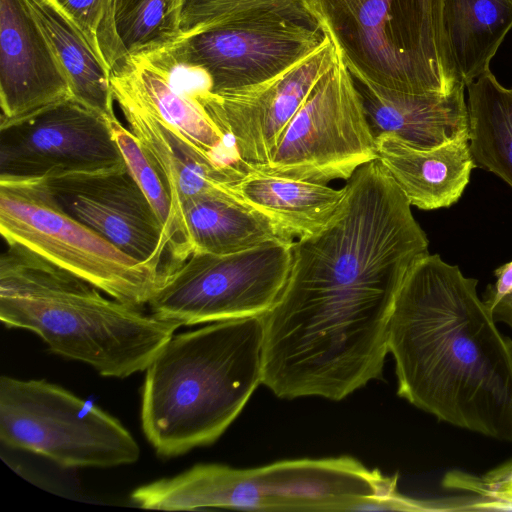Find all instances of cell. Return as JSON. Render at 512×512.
I'll return each mask as SVG.
<instances>
[{"label":"cell","instance_id":"obj_1","mask_svg":"<svg viewBox=\"0 0 512 512\" xmlns=\"http://www.w3.org/2000/svg\"><path fill=\"white\" fill-rule=\"evenodd\" d=\"M477 284L438 254L411 265L389 325L397 393L439 421L512 442V340Z\"/></svg>","mask_w":512,"mask_h":512},{"label":"cell","instance_id":"obj_2","mask_svg":"<svg viewBox=\"0 0 512 512\" xmlns=\"http://www.w3.org/2000/svg\"><path fill=\"white\" fill-rule=\"evenodd\" d=\"M19 246L0 257V320L35 333L49 350L105 377L144 371L181 327L120 302ZM105 294V293H104Z\"/></svg>","mask_w":512,"mask_h":512},{"label":"cell","instance_id":"obj_3","mask_svg":"<svg viewBox=\"0 0 512 512\" xmlns=\"http://www.w3.org/2000/svg\"><path fill=\"white\" fill-rule=\"evenodd\" d=\"M262 317L212 322L173 335L146 368L143 433L158 455L214 443L263 377Z\"/></svg>","mask_w":512,"mask_h":512},{"label":"cell","instance_id":"obj_4","mask_svg":"<svg viewBox=\"0 0 512 512\" xmlns=\"http://www.w3.org/2000/svg\"><path fill=\"white\" fill-rule=\"evenodd\" d=\"M397 492V477L369 470L352 457L297 459L252 469L198 464L136 488L145 509L189 511H369Z\"/></svg>","mask_w":512,"mask_h":512},{"label":"cell","instance_id":"obj_5","mask_svg":"<svg viewBox=\"0 0 512 512\" xmlns=\"http://www.w3.org/2000/svg\"><path fill=\"white\" fill-rule=\"evenodd\" d=\"M353 77L413 94L460 81L448 56L443 0H303Z\"/></svg>","mask_w":512,"mask_h":512},{"label":"cell","instance_id":"obj_6","mask_svg":"<svg viewBox=\"0 0 512 512\" xmlns=\"http://www.w3.org/2000/svg\"><path fill=\"white\" fill-rule=\"evenodd\" d=\"M0 232L24 248L95 285L107 296L141 308L159 269L141 263L65 212L43 178L0 177Z\"/></svg>","mask_w":512,"mask_h":512},{"label":"cell","instance_id":"obj_7","mask_svg":"<svg viewBox=\"0 0 512 512\" xmlns=\"http://www.w3.org/2000/svg\"><path fill=\"white\" fill-rule=\"evenodd\" d=\"M0 439L64 468L127 465L140 456L116 418L46 380L1 376Z\"/></svg>","mask_w":512,"mask_h":512},{"label":"cell","instance_id":"obj_8","mask_svg":"<svg viewBox=\"0 0 512 512\" xmlns=\"http://www.w3.org/2000/svg\"><path fill=\"white\" fill-rule=\"evenodd\" d=\"M293 242L226 255L192 253L165 263L147 304L150 313L181 326L262 317L285 287Z\"/></svg>","mask_w":512,"mask_h":512},{"label":"cell","instance_id":"obj_9","mask_svg":"<svg viewBox=\"0 0 512 512\" xmlns=\"http://www.w3.org/2000/svg\"><path fill=\"white\" fill-rule=\"evenodd\" d=\"M376 159V141L360 95L338 54L286 126L269 163L253 170L327 184L348 180Z\"/></svg>","mask_w":512,"mask_h":512},{"label":"cell","instance_id":"obj_10","mask_svg":"<svg viewBox=\"0 0 512 512\" xmlns=\"http://www.w3.org/2000/svg\"><path fill=\"white\" fill-rule=\"evenodd\" d=\"M329 40L318 26L282 17L246 18L179 38L146 55L199 70L214 94L268 81Z\"/></svg>","mask_w":512,"mask_h":512},{"label":"cell","instance_id":"obj_11","mask_svg":"<svg viewBox=\"0 0 512 512\" xmlns=\"http://www.w3.org/2000/svg\"><path fill=\"white\" fill-rule=\"evenodd\" d=\"M126 167L106 118L74 98L0 126V177L50 178Z\"/></svg>","mask_w":512,"mask_h":512},{"label":"cell","instance_id":"obj_12","mask_svg":"<svg viewBox=\"0 0 512 512\" xmlns=\"http://www.w3.org/2000/svg\"><path fill=\"white\" fill-rule=\"evenodd\" d=\"M337 58L329 39L303 61L258 85L220 94L206 87L189 92L231 140L246 169H257L269 163L286 126Z\"/></svg>","mask_w":512,"mask_h":512},{"label":"cell","instance_id":"obj_13","mask_svg":"<svg viewBox=\"0 0 512 512\" xmlns=\"http://www.w3.org/2000/svg\"><path fill=\"white\" fill-rule=\"evenodd\" d=\"M43 179L65 212L130 257L161 269L163 226L127 167Z\"/></svg>","mask_w":512,"mask_h":512},{"label":"cell","instance_id":"obj_14","mask_svg":"<svg viewBox=\"0 0 512 512\" xmlns=\"http://www.w3.org/2000/svg\"><path fill=\"white\" fill-rule=\"evenodd\" d=\"M73 98L68 80L24 0H0V126Z\"/></svg>","mask_w":512,"mask_h":512},{"label":"cell","instance_id":"obj_15","mask_svg":"<svg viewBox=\"0 0 512 512\" xmlns=\"http://www.w3.org/2000/svg\"><path fill=\"white\" fill-rule=\"evenodd\" d=\"M113 97L129 129L148 152L170 190L176 236L183 203L207 195L235 196L232 186L247 173L243 164L221 163L210 158L175 127L133 99L120 93H113Z\"/></svg>","mask_w":512,"mask_h":512},{"label":"cell","instance_id":"obj_16","mask_svg":"<svg viewBox=\"0 0 512 512\" xmlns=\"http://www.w3.org/2000/svg\"><path fill=\"white\" fill-rule=\"evenodd\" d=\"M373 136L392 133L408 145L431 149L469 138L465 84L447 94H413L353 77Z\"/></svg>","mask_w":512,"mask_h":512},{"label":"cell","instance_id":"obj_17","mask_svg":"<svg viewBox=\"0 0 512 512\" xmlns=\"http://www.w3.org/2000/svg\"><path fill=\"white\" fill-rule=\"evenodd\" d=\"M375 141L377 160L410 205L421 210L457 203L476 168L468 137L431 149L412 147L392 133H382Z\"/></svg>","mask_w":512,"mask_h":512},{"label":"cell","instance_id":"obj_18","mask_svg":"<svg viewBox=\"0 0 512 512\" xmlns=\"http://www.w3.org/2000/svg\"><path fill=\"white\" fill-rule=\"evenodd\" d=\"M274 241L295 240L236 196L197 197L180 207L176 240L165 263L180 261L192 253H238Z\"/></svg>","mask_w":512,"mask_h":512},{"label":"cell","instance_id":"obj_19","mask_svg":"<svg viewBox=\"0 0 512 512\" xmlns=\"http://www.w3.org/2000/svg\"><path fill=\"white\" fill-rule=\"evenodd\" d=\"M112 93L133 99L173 127L197 149L221 163H241L227 137L190 93L143 56H128L111 70Z\"/></svg>","mask_w":512,"mask_h":512},{"label":"cell","instance_id":"obj_20","mask_svg":"<svg viewBox=\"0 0 512 512\" xmlns=\"http://www.w3.org/2000/svg\"><path fill=\"white\" fill-rule=\"evenodd\" d=\"M234 195L275 223L291 240L321 231L337 213L345 188L272 176L248 169L232 186Z\"/></svg>","mask_w":512,"mask_h":512},{"label":"cell","instance_id":"obj_21","mask_svg":"<svg viewBox=\"0 0 512 512\" xmlns=\"http://www.w3.org/2000/svg\"><path fill=\"white\" fill-rule=\"evenodd\" d=\"M49 42L73 98L103 115L115 116L111 71L82 30L53 0H24Z\"/></svg>","mask_w":512,"mask_h":512},{"label":"cell","instance_id":"obj_22","mask_svg":"<svg viewBox=\"0 0 512 512\" xmlns=\"http://www.w3.org/2000/svg\"><path fill=\"white\" fill-rule=\"evenodd\" d=\"M442 26L451 64L466 85L490 70L512 29V0H443Z\"/></svg>","mask_w":512,"mask_h":512},{"label":"cell","instance_id":"obj_23","mask_svg":"<svg viewBox=\"0 0 512 512\" xmlns=\"http://www.w3.org/2000/svg\"><path fill=\"white\" fill-rule=\"evenodd\" d=\"M465 88L475 165L512 188V87L502 86L488 70Z\"/></svg>","mask_w":512,"mask_h":512},{"label":"cell","instance_id":"obj_24","mask_svg":"<svg viewBox=\"0 0 512 512\" xmlns=\"http://www.w3.org/2000/svg\"><path fill=\"white\" fill-rule=\"evenodd\" d=\"M182 0H115V24L128 56L153 53L180 37Z\"/></svg>","mask_w":512,"mask_h":512},{"label":"cell","instance_id":"obj_25","mask_svg":"<svg viewBox=\"0 0 512 512\" xmlns=\"http://www.w3.org/2000/svg\"><path fill=\"white\" fill-rule=\"evenodd\" d=\"M256 17H282L318 25L303 0H182L180 37Z\"/></svg>","mask_w":512,"mask_h":512},{"label":"cell","instance_id":"obj_26","mask_svg":"<svg viewBox=\"0 0 512 512\" xmlns=\"http://www.w3.org/2000/svg\"><path fill=\"white\" fill-rule=\"evenodd\" d=\"M128 171L147 197L159 218L167 253L176 239V222L170 190L158 167L134 133L115 116L105 117Z\"/></svg>","mask_w":512,"mask_h":512},{"label":"cell","instance_id":"obj_27","mask_svg":"<svg viewBox=\"0 0 512 512\" xmlns=\"http://www.w3.org/2000/svg\"><path fill=\"white\" fill-rule=\"evenodd\" d=\"M82 30L110 71L126 58L115 24V0H53Z\"/></svg>","mask_w":512,"mask_h":512},{"label":"cell","instance_id":"obj_28","mask_svg":"<svg viewBox=\"0 0 512 512\" xmlns=\"http://www.w3.org/2000/svg\"><path fill=\"white\" fill-rule=\"evenodd\" d=\"M442 485L465 493L464 511H512V458L482 475L450 471Z\"/></svg>","mask_w":512,"mask_h":512},{"label":"cell","instance_id":"obj_29","mask_svg":"<svg viewBox=\"0 0 512 512\" xmlns=\"http://www.w3.org/2000/svg\"><path fill=\"white\" fill-rule=\"evenodd\" d=\"M495 282L488 285L483 301L491 311L506 296L512 294V260L495 269Z\"/></svg>","mask_w":512,"mask_h":512},{"label":"cell","instance_id":"obj_30","mask_svg":"<svg viewBox=\"0 0 512 512\" xmlns=\"http://www.w3.org/2000/svg\"><path fill=\"white\" fill-rule=\"evenodd\" d=\"M496 322H503L512 329V294L503 298L492 310Z\"/></svg>","mask_w":512,"mask_h":512}]
</instances>
